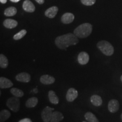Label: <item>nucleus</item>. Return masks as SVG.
<instances>
[{
    "label": "nucleus",
    "instance_id": "nucleus-1",
    "mask_svg": "<svg viewBox=\"0 0 122 122\" xmlns=\"http://www.w3.org/2000/svg\"><path fill=\"white\" fill-rule=\"evenodd\" d=\"M78 42V37L71 33L58 36L55 40V44L60 49H66L68 47L76 45Z\"/></svg>",
    "mask_w": 122,
    "mask_h": 122
},
{
    "label": "nucleus",
    "instance_id": "nucleus-2",
    "mask_svg": "<svg viewBox=\"0 0 122 122\" xmlns=\"http://www.w3.org/2000/svg\"><path fill=\"white\" fill-rule=\"evenodd\" d=\"M92 25L88 23H85L79 25L75 29L74 33L78 38L84 39L88 37L92 32Z\"/></svg>",
    "mask_w": 122,
    "mask_h": 122
},
{
    "label": "nucleus",
    "instance_id": "nucleus-3",
    "mask_svg": "<svg viewBox=\"0 0 122 122\" xmlns=\"http://www.w3.org/2000/svg\"><path fill=\"white\" fill-rule=\"evenodd\" d=\"M97 48L105 56H110L114 54V49L109 42L105 40L99 41L97 44Z\"/></svg>",
    "mask_w": 122,
    "mask_h": 122
},
{
    "label": "nucleus",
    "instance_id": "nucleus-4",
    "mask_svg": "<svg viewBox=\"0 0 122 122\" xmlns=\"http://www.w3.org/2000/svg\"><path fill=\"white\" fill-rule=\"evenodd\" d=\"M6 105L11 111L16 112L20 108V101L18 97H12L7 100Z\"/></svg>",
    "mask_w": 122,
    "mask_h": 122
},
{
    "label": "nucleus",
    "instance_id": "nucleus-5",
    "mask_svg": "<svg viewBox=\"0 0 122 122\" xmlns=\"http://www.w3.org/2000/svg\"><path fill=\"white\" fill-rule=\"evenodd\" d=\"M54 108H51L49 106L45 107L41 112V118L44 122H50L52 117V111Z\"/></svg>",
    "mask_w": 122,
    "mask_h": 122
},
{
    "label": "nucleus",
    "instance_id": "nucleus-6",
    "mask_svg": "<svg viewBox=\"0 0 122 122\" xmlns=\"http://www.w3.org/2000/svg\"><path fill=\"white\" fill-rule=\"evenodd\" d=\"M78 96V92L74 88H71L67 92L66 98L68 102H73Z\"/></svg>",
    "mask_w": 122,
    "mask_h": 122
},
{
    "label": "nucleus",
    "instance_id": "nucleus-7",
    "mask_svg": "<svg viewBox=\"0 0 122 122\" xmlns=\"http://www.w3.org/2000/svg\"><path fill=\"white\" fill-rule=\"evenodd\" d=\"M119 103L118 101L115 99L110 101L108 103V110L111 113H115L119 109Z\"/></svg>",
    "mask_w": 122,
    "mask_h": 122
},
{
    "label": "nucleus",
    "instance_id": "nucleus-8",
    "mask_svg": "<svg viewBox=\"0 0 122 122\" xmlns=\"http://www.w3.org/2000/svg\"><path fill=\"white\" fill-rule=\"evenodd\" d=\"M77 61L81 65H86L89 61V56L85 51H81L78 55Z\"/></svg>",
    "mask_w": 122,
    "mask_h": 122
},
{
    "label": "nucleus",
    "instance_id": "nucleus-9",
    "mask_svg": "<svg viewBox=\"0 0 122 122\" xmlns=\"http://www.w3.org/2000/svg\"><path fill=\"white\" fill-rule=\"evenodd\" d=\"M16 80L22 83H28L30 80V75L27 72H21L18 74L15 77Z\"/></svg>",
    "mask_w": 122,
    "mask_h": 122
},
{
    "label": "nucleus",
    "instance_id": "nucleus-10",
    "mask_svg": "<svg viewBox=\"0 0 122 122\" xmlns=\"http://www.w3.org/2000/svg\"><path fill=\"white\" fill-rule=\"evenodd\" d=\"M40 81L43 84L50 85L54 83L56 81V79L51 76L48 75H44L40 77Z\"/></svg>",
    "mask_w": 122,
    "mask_h": 122
},
{
    "label": "nucleus",
    "instance_id": "nucleus-11",
    "mask_svg": "<svg viewBox=\"0 0 122 122\" xmlns=\"http://www.w3.org/2000/svg\"><path fill=\"white\" fill-rule=\"evenodd\" d=\"M75 16L73 14L67 13L64 14L61 17V21L63 24H70L74 21Z\"/></svg>",
    "mask_w": 122,
    "mask_h": 122
},
{
    "label": "nucleus",
    "instance_id": "nucleus-12",
    "mask_svg": "<svg viewBox=\"0 0 122 122\" xmlns=\"http://www.w3.org/2000/svg\"><path fill=\"white\" fill-rule=\"evenodd\" d=\"M13 86L11 81L5 77H0V87L2 89L9 88Z\"/></svg>",
    "mask_w": 122,
    "mask_h": 122
},
{
    "label": "nucleus",
    "instance_id": "nucleus-13",
    "mask_svg": "<svg viewBox=\"0 0 122 122\" xmlns=\"http://www.w3.org/2000/svg\"><path fill=\"white\" fill-rule=\"evenodd\" d=\"M23 8L25 11L28 13H32L35 10V6L33 3L30 0H25L24 1L23 4Z\"/></svg>",
    "mask_w": 122,
    "mask_h": 122
},
{
    "label": "nucleus",
    "instance_id": "nucleus-14",
    "mask_svg": "<svg viewBox=\"0 0 122 122\" xmlns=\"http://www.w3.org/2000/svg\"><path fill=\"white\" fill-rule=\"evenodd\" d=\"M58 11V9L56 6H53L49 8L48 10H46L45 15L46 16L49 18H53L56 16Z\"/></svg>",
    "mask_w": 122,
    "mask_h": 122
},
{
    "label": "nucleus",
    "instance_id": "nucleus-15",
    "mask_svg": "<svg viewBox=\"0 0 122 122\" xmlns=\"http://www.w3.org/2000/svg\"><path fill=\"white\" fill-rule=\"evenodd\" d=\"M17 21L11 19H7L5 20L4 22V25L6 28L9 29H12L17 26Z\"/></svg>",
    "mask_w": 122,
    "mask_h": 122
},
{
    "label": "nucleus",
    "instance_id": "nucleus-16",
    "mask_svg": "<svg viewBox=\"0 0 122 122\" xmlns=\"http://www.w3.org/2000/svg\"><path fill=\"white\" fill-rule=\"evenodd\" d=\"M64 117L63 114L59 111H54L53 112L52 117L50 122H59L63 119Z\"/></svg>",
    "mask_w": 122,
    "mask_h": 122
},
{
    "label": "nucleus",
    "instance_id": "nucleus-17",
    "mask_svg": "<svg viewBox=\"0 0 122 122\" xmlns=\"http://www.w3.org/2000/svg\"><path fill=\"white\" fill-rule=\"evenodd\" d=\"M48 97L49 100L51 103L54 105H57L59 103V98L56 94L55 92L53 91H49L48 93Z\"/></svg>",
    "mask_w": 122,
    "mask_h": 122
},
{
    "label": "nucleus",
    "instance_id": "nucleus-18",
    "mask_svg": "<svg viewBox=\"0 0 122 122\" xmlns=\"http://www.w3.org/2000/svg\"><path fill=\"white\" fill-rule=\"evenodd\" d=\"M91 102L94 106H100L102 104V100L100 96L93 95L91 97Z\"/></svg>",
    "mask_w": 122,
    "mask_h": 122
},
{
    "label": "nucleus",
    "instance_id": "nucleus-19",
    "mask_svg": "<svg viewBox=\"0 0 122 122\" xmlns=\"http://www.w3.org/2000/svg\"><path fill=\"white\" fill-rule=\"evenodd\" d=\"M38 102H39V100L37 97H31L27 101L26 103H25V106L28 108L34 107L37 105Z\"/></svg>",
    "mask_w": 122,
    "mask_h": 122
},
{
    "label": "nucleus",
    "instance_id": "nucleus-20",
    "mask_svg": "<svg viewBox=\"0 0 122 122\" xmlns=\"http://www.w3.org/2000/svg\"><path fill=\"white\" fill-rule=\"evenodd\" d=\"M11 116V114L7 110H2L0 112V122H4L7 120Z\"/></svg>",
    "mask_w": 122,
    "mask_h": 122
},
{
    "label": "nucleus",
    "instance_id": "nucleus-21",
    "mask_svg": "<svg viewBox=\"0 0 122 122\" xmlns=\"http://www.w3.org/2000/svg\"><path fill=\"white\" fill-rule=\"evenodd\" d=\"M85 119L88 122H99L98 119L91 112H87L84 115Z\"/></svg>",
    "mask_w": 122,
    "mask_h": 122
},
{
    "label": "nucleus",
    "instance_id": "nucleus-22",
    "mask_svg": "<svg viewBox=\"0 0 122 122\" xmlns=\"http://www.w3.org/2000/svg\"><path fill=\"white\" fill-rule=\"evenodd\" d=\"M8 59L4 54L0 55V67L2 68H6L8 66Z\"/></svg>",
    "mask_w": 122,
    "mask_h": 122
},
{
    "label": "nucleus",
    "instance_id": "nucleus-23",
    "mask_svg": "<svg viewBox=\"0 0 122 122\" xmlns=\"http://www.w3.org/2000/svg\"><path fill=\"white\" fill-rule=\"evenodd\" d=\"M10 92H11V93L13 96H14L15 97H18V98L22 97L24 96L23 92L22 90L16 88H12L11 90H10Z\"/></svg>",
    "mask_w": 122,
    "mask_h": 122
},
{
    "label": "nucleus",
    "instance_id": "nucleus-24",
    "mask_svg": "<svg viewBox=\"0 0 122 122\" xmlns=\"http://www.w3.org/2000/svg\"><path fill=\"white\" fill-rule=\"evenodd\" d=\"M16 12H17V10L15 7H10L5 10L4 14L7 16H12L16 14Z\"/></svg>",
    "mask_w": 122,
    "mask_h": 122
},
{
    "label": "nucleus",
    "instance_id": "nucleus-25",
    "mask_svg": "<svg viewBox=\"0 0 122 122\" xmlns=\"http://www.w3.org/2000/svg\"><path fill=\"white\" fill-rule=\"evenodd\" d=\"M27 33V30H21L19 32L15 34L14 36L13 39L15 40H20L22 39L23 37L26 35Z\"/></svg>",
    "mask_w": 122,
    "mask_h": 122
},
{
    "label": "nucleus",
    "instance_id": "nucleus-26",
    "mask_svg": "<svg viewBox=\"0 0 122 122\" xmlns=\"http://www.w3.org/2000/svg\"><path fill=\"white\" fill-rule=\"evenodd\" d=\"M96 0H81L82 4L86 6H91L94 4Z\"/></svg>",
    "mask_w": 122,
    "mask_h": 122
},
{
    "label": "nucleus",
    "instance_id": "nucleus-27",
    "mask_svg": "<svg viewBox=\"0 0 122 122\" xmlns=\"http://www.w3.org/2000/svg\"><path fill=\"white\" fill-rule=\"evenodd\" d=\"M18 122H32V120L29 118H24L20 120Z\"/></svg>",
    "mask_w": 122,
    "mask_h": 122
},
{
    "label": "nucleus",
    "instance_id": "nucleus-28",
    "mask_svg": "<svg viewBox=\"0 0 122 122\" xmlns=\"http://www.w3.org/2000/svg\"><path fill=\"white\" fill-rule=\"evenodd\" d=\"M39 4H43L44 3V0H35Z\"/></svg>",
    "mask_w": 122,
    "mask_h": 122
},
{
    "label": "nucleus",
    "instance_id": "nucleus-29",
    "mask_svg": "<svg viewBox=\"0 0 122 122\" xmlns=\"http://www.w3.org/2000/svg\"><path fill=\"white\" fill-rule=\"evenodd\" d=\"M0 2L2 4H6L7 2V0H0Z\"/></svg>",
    "mask_w": 122,
    "mask_h": 122
},
{
    "label": "nucleus",
    "instance_id": "nucleus-30",
    "mask_svg": "<svg viewBox=\"0 0 122 122\" xmlns=\"http://www.w3.org/2000/svg\"><path fill=\"white\" fill-rule=\"evenodd\" d=\"M10 1L13 2H19V1H20V0H10Z\"/></svg>",
    "mask_w": 122,
    "mask_h": 122
},
{
    "label": "nucleus",
    "instance_id": "nucleus-31",
    "mask_svg": "<svg viewBox=\"0 0 122 122\" xmlns=\"http://www.w3.org/2000/svg\"><path fill=\"white\" fill-rule=\"evenodd\" d=\"M120 118H121V119H122V113L121 114V115H120Z\"/></svg>",
    "mask_w": 122,
    "mask_h": 122
},
{
    "label": "nucleus",
    "instance_id": "nucleus-32",
    "mask_svg": "<svg viewBox=\"0 0 122 122\" xmlns=\"http://www.w3.org/2000/svg\"><path fill=\"white\" fill-rule=\"evenodd\" d=\"M120 80H121L122 82V75L121 76V77H120Z\"/></svg>",
    "mask_w": 122,
    "mask_h": 122
},
{
    "label": "nucleus",
    "instance_id": "nucleus-33",
    "mask_svg": "<svg viewBox=\"0 0 122 122\" xmlns=\"http://www.w3.org/2000/svg\"><path fill=\"white\" fill-rule=\"evenodd\" d=\"M85 122V121H84V122Z\"/></svg>",
    "mask_w": 122,
    "mask_h": 122
}]
</instances>
